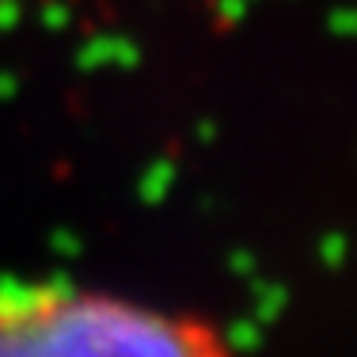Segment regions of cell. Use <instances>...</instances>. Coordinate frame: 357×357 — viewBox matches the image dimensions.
<instances>
[{
    "label": "cell",
    "mask_w": 357,
    "mask_h": 357,
    "mask_svg": "<svg viewBox=\"0 0 357 357\" xmlns=\"http://www.w3.org/2000/svg\"><path fill=\"white\" fill-rule=\"evenodd\" d=\"M0 357H236V346L198 319L80 293L57 274L0 278Z\"/></svg>",
    "instance_id": "6da1fadb"
},
{
    "label": "cell",
    "mask_w": 357,
    "mask_h": 357,
    "mask_svg": "<svg viewBox=\"0 0 357 357\" xmlns=\"http://www.w3.org/2000/svg\"><path fill=\"white\" fill-rule=\"evenodd\" d=\"M76 65L84 73L99 69H137L141 65V46L126 35H91L76 50Z\"/></svg>",
    "instance_id": "7a4b0ae2"
},
{
    "label": "cell",
    "mask_w": 357,
    "mask_h": 357,
    "mask_svg": "<svg viewBox=\"0 0 357 357\" xmlns=\"http://www.w3.org/2000/svg\"><path fill=\"white\" fill-rule=\"evenodd\" d=\"M172 178H175V167L167 164V160H156V164L144 172V183H141L144 198H164L167 186H172Z\"/></svg>",
    "instance_id": "3957f363"
},
{
    "label": "cell",
    "mask_w": 357,
    "mask_h": 357,
    "mask_svg": "<svg viewBox=\"0 0 357 357\" xmlns=\"http://www.w3.org/2000/svg\"><path fill=\"white\" fill-rule=\"evenodd\" d=\"M327 27H331V35H335V38H357V8H350V4L331 8Z\"/></svg>",
    "instance_id": "277c9868"
},
{
    "label": "cell",
    "mask_w": 357,
    "mask_h": 357,
    "mask_svg": "<svg viewBox=\"0 0 357 357\" xmlns=\"http://www.w3.org/2000/svg\"><path fill=\"white\" fill-rule=\"evenodd\" d=\"M38 20H42V27H46V31H65V27H69V20H73V8L65 4V0H46L42 12H38Z\"/></svg>",
    "instance_id": "5b68a950"
},
{
    "label": "cell",
    "mask_w": 357,
    "mask_h": 357,
    "mask_svg": "<svg viewBox=\"0 0 357 357\" xmlns=\"http://www.w3.org/2000/svg\"><path fill=\"white\" fill-rule=\"evenodd\" d=\"M217 15L225 23H240L248 15V0H217Z\"/></svg>",
    "instance_id": "8992f818"
},
{
    "label": "cell",
    "mask_w": 357,
    "mask_h": 357,
    "mask_svg": "<svg viewBox=\"0 0 357 357\" xmlns=\"http://www.w3.org/2000/svg\"><path fill=\"white\" fill-rule=\"evenodd\" d=\"M20 20H23V8H20V0H0V31H12V27H20Z\"/></svg>",
    "instance_id": "52a82bcc"
},
{
    "label": "cell",
    "mask_w": 357,
    "mask_h": 357,
    "mask_svg": "<svg viewBox=\"0 0 357 357\" xmlns=\"http://www.w3.org/2000/svg\"><path fill=\"white\" fill-rule=\"evenodd\" d=\"M15 91H20V76L15 73H0V99H15Z\"/></svg>",
    "instance_id": "ba28073f"
},
{
    "label": "cell",
    "mask_w": 357,
    "mask_h": 357,
    "mask_svg": "<svg viewBox=\"0 0 357 357\" xmlns=\"http://www.w3.org/2000/svg\"><path fill=\"white\" fill-rule=\"evenodd\" d=\"M198 137H202V141H213V137H217V126H213V122H198Z\"/></svg>",
    "instance_id": "9c48e42d"
}]
</instances>
